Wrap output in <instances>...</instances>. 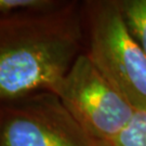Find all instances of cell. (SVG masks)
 <instances>
[{
  "label": "cell",
  "mask_w": 146,
  "mask_h": 146,
  "mask_svg": "<svg viewBox=\"0 0 146 146\" xmlns=\"http://www.w3.org/2000/svg\"><path fill=\"white\" fill-rule=\"evenodd\" d=\"M82 52L81 5L76 1L0 19V103L55 93Z\"/></svg>",
  "instance_id": "obj_1"
},
{
  "label": "cell",
  "mask_w": 146,
  "mask_h": 146,
  "mask_svg": "<svg viewBox=\"0 0 146 146\" xmlns=\"http://www.w3.org/2000/svg\"><path fill=\"white\" fill-rule=\"evenodd\" d=\"M84 52L136 110H146V54L131 35L119 0L81 5Z\"/></svg>",
  "instance_id": "obj_2"
},
{
  "label": "cell",
  "mask_w": 146,
  "mask_h": 146,
  "mask_svg": "<svg viewBox=\"0 0 146 146\" xmlns=\"http://www.w3.org/2000/svg\"><path fill=\"white\" fill-rule=\"evenodd\" d=\"M55 94L100 146L113 140L130 121L135 107L82 52Z\"/></svg>",
  "instance_id": "obj_3"
},
{
  "label": "cell",
  "mask_w": 146,
  "mask_h": 146,
  "mask_svg": "<svg viewBox=\"0 0 146 146\" xmlns=\"http://www.w3.org/2000/svg\"><path fill=\"white\" fill-rule=\"evenodd\" d=\"M0 146H100L52 92L0 103Z\"/></svg>",
  "instance_id": "obj_4"
},
{
  "label": "cell",
  "mask_w": 146,
  "mask_h": 146,
  "mask_svg": "<svg viewBox=\"0 0 146 146\" xmlns=\"http://www.w3.org/2000/svg\"><path fill=\"white\" fill-rule=\"evenodd\" d=\"M119 5L128 29L146 54V0H119Z\"/></svg>",
  "instance_id": "obj_5"
},
{
  "label": "cell",
  "mask_w": 146,
  "mask_h": 146,
  "mask_svg": "<svg viewBox=\"0 0 146 146\" xmlns=\"http://www.w3.org/2000/svg\"><path fill=\"white\" fill-rule=\"evenodd\" d=\"M102 146H146V110H135L125 128Z\"/></svg>",
  "instance_id": "obj_6"
},
{
  "label": "cell",
  "mask_w": 146,
  "mask_h": 146,
  "mask_svg": "<svg viewBox=\"0 0 146 146\" xmlns=\"http://www.w3.org/2000/svg\"><path fill=\"white\" fill-rule=\"evenodd\" d=\"M61 0H0V19L8 16L43 11L62 5Z\"/></svg>",
  "instance_id": "obj_7"
}]
</instances>
